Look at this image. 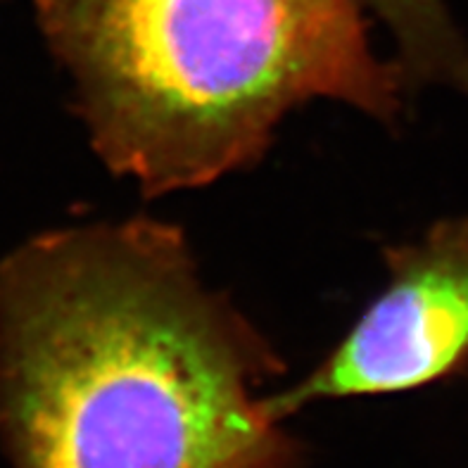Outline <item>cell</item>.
<instances>
[{
  "label": "cell",
  "mask_w": 468,
  "mask_h": 468,
  "mask_svg": "<svg viewBox=\"0 0 468 468\" xmlns=\"http://www.w3.org/2000/svg\"><path fill=\"white\" fill-rule=\"evenodd\" d=\"M283 359L186 233L86 221L0 260V442L15 468H297Z\"/></svg>",
  "instance_id": "1"
},
{
  "label": "cell",
  "mask_w": 468,
  "mask_h": 468,
  "mask_svg": "<svg viewBox=\"0 0 468 468\" xmlns=\"http://www.w3.org/2000/svg\"><path fill=\"white\" fill-rule=\"evenodd\" d=\"M34 12L93 153L148 197L255 166L307 102L395 126L411 90L355 0H34Z\"/></svg>",
  "instance_id": "2"
},
{
  "label": "cell",
  "mask_w": 468,
  "mask_h": 468,
  "mask_svg": "<svg viewBox=\"0 0 468 468\" xmlns=\"http://www.w3.org/2000/svg\"><path fill=\"white\" fill-rule=\"evenodd\" d=\"M386 285L309 374L267 392L285 421L307 404L386 398L468 371V214L386 248Z\"/></svg>",
  "instance_id": "3"
},
{
  "label": "cell",
  "mask_w": 468,
  "mask_h": 468,
  "mask_svg": "<svg viewBox=\"0 0 468 468\" xmlns=\"http://www.w3.org/2000/svg\"><path fill=\"white\" fill-rule=\"evenodd\" d=\"M367 17L386 27L395 62L410 89L445 86L468 95V41L445 0H355Z\"/></svg>",
  "instance_id": "4"
}]
</instances>
